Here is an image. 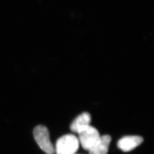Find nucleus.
Here are the masks:
<instances>
[{
  "label": "nucleus",
  "mask_w": 154,
  "mask_h": 154,
  "mask_svg": "<svg viewBox=\"0 0 154 154\" xmlns=\"http://www.w3.org/2000/svg\"><path fill=\"white\" fill-rule=\"evenodd\" d=\"M35 140L39 147L47 154H54L55 149L50 141L49 132L48 128L43 125L35 127L33 131Z\"/></svg>",
  "instance_id": "nucleus-1"
},
{
  "label": "nucleus",
  "mask_w": 154,
  "mask_h": 154,
  "mask_svg": "<svg viewBox=\"0 0 154 154\" xmlns=\"http://www.w3.org/2000/svg\"><path fill=\"white\" fill-rule=\"evenodd\" d=\"M79 142L74 135L67 134L59 138L55 145L57 154H74L79 149Z\"/></svg>",
  "instance_id": "nucleus-2"
},
{
  "label": "nucleus",
  "mask_w": 154,
  "mask_h": 154,
  "mask_svg": "<svg viewBox=\"0 0 154 154\" xmlns=\"http://www.w3.org/2000/svg\"><path fill=\"white\" fill-rule=\"evenodd\" d=\"M79 142L83 148L89 151L99 140L100 135L98 131L94 127L89 126L78 134Z\"/></svg>",
  "instance_id": "nucleus-3"
},
{
  "label": "nucleus",
  "mask_w": 154,
  "mask_h": 154,
  "mask_svg": "<svg viewBox=\"0 0 154 154\" xmlns=\"http://www.w3.org/2000/svg\"><path fill=\"white\" fill-rule=\"evenodd\" d=\"M143 142L142 137L126 136L119 140L118 147L124 152H129L140 145Z\"/></svg>",
  "instance_id": "nucleus-4"
},
{
  "label": "nucleus",
  "mask_w": 154,
  "mask_h": 154,
  "mask_svg": "<svg viewBox=\"0 0 154 154\" xmlns=\"http://www.w3.org/2000/svg\"><path fill=\"white\" fill-rule=\"evenodd\" d=\"M91 122V116L88 112H83L77 117L70 126L72 132L79 134L89 126Z\"/></svg>",
  "instance_id": "nucleus-5"
},
{
  "label": "nucleus",
  "mask_w": 154,
  "mask_h": 154,
  "mask_svg": "<svg viewBox=\"0 0 154 154\" xmlns=\"http://www.w3.org/2000/svg\"><path fill=\"white\" fill-rule=\"evenodd\" d=\"M111 140V138L109 135L100 137L99 140L88 151L89 154H107Z\"/></svg>",
  "instance_id": "nucleus-6"
},
{
  "label": "nucleus",
  "mask_w": 154,
  "mask_h": 154,
  "mask_svg": "<svg viewBox=\"0 0 154 154\" xmlns=\"http://www.w3.org/2000/svg\"></svg>",
  "instance_id": "nucleus-7"
}]
</instances>
